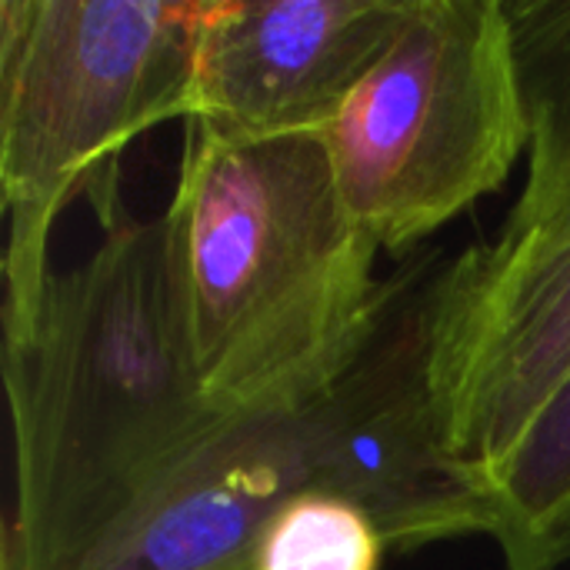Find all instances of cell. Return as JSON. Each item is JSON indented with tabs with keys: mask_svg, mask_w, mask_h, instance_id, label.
I'll list each match as a JSON object with an SVG mask.
<instances>
[{
	"mask_svg": "<svg viewBox=\"0 0 570 570\" xmlns=\"http://www.w3.org/2000/svg\"><path fill=\"white\" fill-rule=\"evenodd\" d=\"M387 551V538L364 504L314 491L271 518L254 570H381Z\"/></svg>",
	"mask_w": 570,
	"mask_h": 570,
	"instance_id": "10",
	"label": "cell"
},
{
	"mask_svg": "<svg viewBox=\"0 0 570 570\" xmlns=\"http://www.w3.org/2000/svg\"><path fill=\"white\" fill-rule=\"evenodd\" d=\"M448 257L387 274L377 324L324 394L234 417L73 570H254L271 518L331 491L364 504L391 551L488 534L474 478L448 454L434 401V317Z\"/></svg>",
	"mask_w": 570,
	"mask_h": 570,
	"instance_id": "1",
	"label": "cell"
},
{
	"mask_svg": "<svg viewBox=\"0 0 570 570\" xmlns=\"http://www.w3.org/2000/svg\"><path fill=\"white\" fill-rule=\"evenodd\" d=\"M13 508L3 570H73L234 417L197 387L167 220L117 217L53 271L33 327L3 341Z\"/></svg>",
	"mask_w": 570,
	"mask_h": 570,
	"instance_id": "2",
	"label": "cell"
},
{
	"mask_svg": "<svg viewBox=\"0 0 570 570\" xmlns=\"http://www.w3.org/2000/svg\"><path fill=\"white\" fill-rule=\"evenodd\" d=\"M488 538L508 570L570 561V374L528 431L478 474Z\"/></svg>",
	"mask_w": 570,
	"mask_h": 570,
	"instance_id": "9",
	"label": "cell"
},
{
	"mask_svg": "<svg viewBox=\"0 0 570 570\" xmlns=\"http://www.w3.org/2000/svg\"><path fill=\"white\" fill-rule=\"evenodd\" d=\"M194 17L197 0L0 3L3 341L37 321L60 210L94 190L104 224L117 220L120 150L187 117Z\"/></svg>",
	"mask_w": 570,
	"mask_h": 570,
	"instance_id": "4",
	"label": "cell"
},
{
	"mask_svg": "<svg viewBox=\"0 0 570 570\" xmlns=\"http://www.w3.org/2000/svg\"><path fill=\"white\" fill-rule=\"evenodd\" d=\"M504 13L528 120V177L498 247L570 220V0H504Z\"/></svg>",
	"mask_w": 570,
	"mask_h": 570,
	"instance_id": "8",
	"label": "cell"
},
{
	"mask_svg": "<svg viewBox=\"0 0 570 570\" xmlns=\"http://www.w3.org/2000/svg\"><path fill=\"white\" fill-rule=\"evenodd\" d=\"M164 220L184 347L217 411L271 414L341 381L387 277L324 134L244 140L187 120Z\"/></svg>",
	"mask_w": 570,
	"mask_h": 570,
	"instance_id": "3",
	"label": "cell"
},
{
	"mask_svg": "<svg viewBox=\"0 0 570 570\" xmlns=\"http://www.w3.org/2000/svg\"><path fill=\"white\" fill-rule=\"evenodd\" d=\"M407 0H197L187 120L224 137L324 134Z\"/></svg>",
	"mask_w": 570,
	"mask_h": 570,
	"instance_id": "7",
	"label": "cell"
},
{
	"mask_svg": "<svg viewBox=\"0 0 570 570\" xmlns=\"http://www.w3.org/2000/svg\"><path fill=\"white\" fill-rule=\"evenodd\" d=\"M324 140L381 250L401 264L421 254L528 150L504 0H407Z\"/></svg>",
	"mask_w": 570,
	"mask_h": 570,
	"instance_id": "5",
	"label": "cell"
},
{
	"mask_svg": "<svg viewBox=\"0 0 570 570\" xmlns=\"http://www.w3.org/2000/svg\"><path fill=\"white\" fill-rule=\"evenodd\" d=\"M431 371L444 448L478 484L568 381L570 220L448 257Z\"/></svg>",
	"mask_w": 570,
	"mask_h": 570,
	"instance_id": "6",
	"label": "cell"
}]
</instances>
